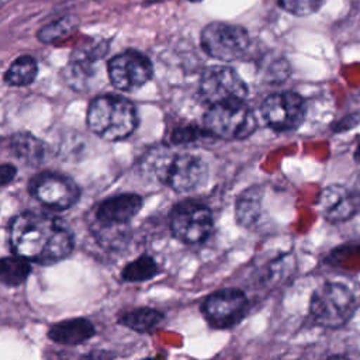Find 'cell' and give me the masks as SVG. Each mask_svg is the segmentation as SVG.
<instances>
[{"mask_svg":"<svg viewBox=\"0 0 360 360\" xmlns=\"http://www.w3.org/2000/svg\"><path fill=\"white\" fill-rule=\"evenodd\" d=\"M8 240L14 255L45 266L66 259L75 246L73 233L62 219L34 211L11 219Z\"/></svg>","mask_w":360,"mask_h":360,"instance_id":"1","label":"cell"},{"mask_svg":"<svg viewBox=\"0 0 360 360\" xmlns=\"http://www.w3.org/2000/svg\"><path fill=\"white\" fill-rule=\"evenodd\" d=\"M262 117L276 131H291L304 121L305 103L297 93H276L263 101Z\"/></svg>","mask_w":360,"mask_h":360,"instance_id":"12","label":"cell"},{"mask_svg":"<svg viewBox=\"0 0 360 360\" xmlns=\"http://www.w3.org/2000/svg\"><path fill=\"white\" fill-rule=\"evenodd\" d=\"M142 208V198L138 194H118L104 200L96 212L103 228H118L127 225Z\"/></svg>","mask_w":360,"mask_h":360,"instance_id":"14","label":"cell"},{"mask_svg":"<svg viewBox=\"0 0 360 360\" xmlns=\"http://www.w3.org/2000/svg\"><path fill=\"white\" fill-rule=\"evenodd\" d=\"M190 1H194V3H198V1H202V0H190Z\"/></svg>","mask_w":360,"mask_h":360,"instance_id":"31","label":"cell"},{"mask_svg":"<svg viewBox=\"0 0 360 360\" xmlns=\"http://www.w3.org/2000/svg\"><path fill=\"white\" fill-rule=\"evenodd\" d=\"M14 155L28 165H38L45 158V145L28 132L13 135L10 142Z\"/></svg>","mask_w":360,"mask_h":360,"instance_id":"18","label":"cell"},{"mask_svg":"<svg viewBox=\"0 0 360 360\" xmlns=\"http://www.w3.org/2000/svg\"><path fill=\"white\" fill-rule=\"evenodd\" d=\"M136 124V108L124 97L101 96L89 105L87 125L105 141H120L129 136Z\"/></svg>","mask_w":360,"mask_h":360,"instance_id":"2","label":"cell"},{"mask_svg":"<svg viewBox=\"0 0 360 360\" xmlns=\"http://www.w3.org/2000/svg\"><path fill=\"white\" fill-rule=\"evenodd\" d=\"M163 319H165L163 312L155 308L141 307V308H135L132 311L125 312L120 318V323L127 326L131 330H135L139 333H149L153 329H156Z\"/></svg>","mask_w":360,"mask_h":360,"instance_id":"17","label":"cell"},{"mask_svg":"<svg viewBox=\"0 0 360 360\" xmlns=\"http://www.w3.org/2000/svg\"><path fill=\"white\" fill-rule=\"evenodd\" d=\"M155 163L160 180L177 193L195 190L207 177L204 160L191 153L160 156Z\"/></svg>","mask_w":360,"mask_h":360,"instance_id":"7","label":"cell"},{"mask_svg":"<svg viewBox=\"0 0 360 360\" xmlns=\"http://www.w3.org/2000/svg\"><path fill=\"white\" fill-rule=\"evenodd\" d=\"M256 125V117L245 103L211 105L204 115L205 131L222 139H245Z\"/></svg>","mask_w":360,"mask_h":360,"instance_id":"4","label":"cell"},{"mask_svg":"<svg viewBox=\"0 0 360 360\" xmlns=\"http://www.w3.org/2000/svg\"><path fill=\"white\" fill-rule=\"evenodd\" d=\"M360 115H356V114H352V115H347L345 117L336 127L335 131H349L350 128H353L354 125H357L360 122V118H357Z\"/></svg>","mask_w":360,"mask_h":360,"instance_id":"26","label":"cell"},{"mask_svg":"<svg viewBox=\"0 0 360 360\" xmlns=\"http://www.w3.org/2000/svg\"><path fill=\"white\" fill-rule=\"evenodd\" d=\"M169 225L177 240L186 245H198L210 238L214 219L207 205L197 201H183L170 211Z\"/></svg>","mask_w":360,"mask_h":360,"instance_id":"5","label":"cell"},{"mask_svg":"<svg viewBox=\"0 0 360 360\" xmlns=\"http://www.w3.org/2000/svg\"><path fill=\"white\" fill-rule=\"evenodd\" d=\"M356 311L353 292L340 283H323L312 294L309 314L325 328H340L349 322Z\"/></svg>","mask_w":360,"mask_h":360,"instance_id":"3","label":"cell"},{"mask_svg":"<svg viewBox=\"0 0 360 360\" xmlns=\"http://www.w3.org/2000/svg\"><path fill=\"white\" fill-rule=\"evenodd\" d=\"M159 274V266L150 255H141L135 260L124 266L121 278L127 283L148 281Z\"/></svg>","mask_w":360,"mask_h":360,"instance_id":"20","label":"cell"},{"mask_svg":"<svg viewBox=\"0 0 360 360\" xmlns=\"http://www.w3.org/2000/svg\"><path fill=\"white\" fill-rule=\"evenodd\" d=\"M262 212V190L259 187H250L245 190L236 200L235 217L239 225L252 228L260 218Z\"/></svg>","mask_w":360,"mask_h":360,"instance_id":"16","label":"cell"},{"mask_svg":"<svg viewBox=\"0 0 360 360\" xmlns=\"http://www.w3.org/2000/svg\"><path fill=\"white\" fill-rule=\"evenodd\" d=\"M318 208L322 217L329 222H343L357 211V198L347 187L330 184L325 187L318 197Z\"/></svg>","mask_w":360,"mask_h":360,"instance_id":"13","label":"cell"},{"mask_svg":"<svg viewBox=\"0 0 360 360\" xmlns=\"http://www.w3.org/2000/svg\"><path fill=\"white\" fill-rule=\"evenodd\" d=\"M30 193L44 207L55 211L69 210L80 197L77 184L58 173H41L35 176L30 181Z\"/></svg>","mask_w":360,"mask_h":360,"instance_id":"10","label":"cell"},{"mask_svg":"<svg viewBox=\"0 0 360 360\" xmlns=\"http://www.w3.org/2000/svg\"><path fill=\"white\" fill-rule=\"evenodd\" d=\"M142 360H159V359H156V357H145Z\"/></svg>","mask_w":360,"mask_h":360,"instance_id":"30","label":"cell"},{"mask_svg":"<svg viewBox=\"0 0 360 360\" xmlns=\"http://www.w3.org/2000/svg\"><path fill=\"white\" fill-rule=\"evenodd\" d=\"M294 271V257L291 255H283L273 260L267 269V278L271 283H280L285 280Z\"/></svg>","mask_w":360,"mask_h":360,"instance_id":"23","label":"cell"},{"mask_svg":"<svg viewBox=\"0 0 360 360\" xmlns=\"http://www.w3.org/2000/svg\"><path fill=\"white\" fill-rule=\"evenodd\" d=\"M354 159H356V162L360 163V142L357 143V146L354 149Z\"/></svg>","mask_w":360,"mask_h":360,"instance_id":"28","label":"cell"},{"mask_svg":"<svg viewBox=\"0 0 360 360\" xmlns=\"http://www.w3.org/2000/svg\"><path fill=\"white\" fill-rule=\"evenodd\" d=\"M249 300L239 288H222L208 297L201 304L205 321L217 329H229L238 325L248 314Z\"/></svg>","mask_w":360,"mask_h":360,"instance_id":"9","label":"cell"},{"mask_svg":"<svg viewBox=\"0 0 360 360\" xmlns=\"http://www.w3.org/2000/svg\"><path fill=\"white\" fill-rule=\"evenodd\" d=\"M201 46L205 53L214 59L233 62L248 55L250 38L242 27L211 22L201 32Z\"/></svg>","mask_w":360,"mask_h":360,"instance_id":"6","label":"cell"},{"mask_svg":"<svg viewBox=\"0 0 360 360\" xmlns=\"http://www.w3.org/2000/svg\"><path fill=\"white\" fill-rule=\"evenodd\" d=\"M77 21L73 17H62L59 20H55L52 22H49L48 25L42 27L41 31L38 32V38L42 42H55L66 35H69L75 27H76Z\"/></svg>","mask_w":360,"mask_h":360,"instance_id":"22","label":"cell"},{"mask_svg":"<svg viewBox=\"0 0 360 360\" xmlns=\"http://www.w3.org/2000/svg\"><path fill=\"white\" fill-rule=\"evenodd\" d=\"M96 335L94 325L86 318H72L53 323L48 329V338L59 345L76 346L87 342Z\"/></svg>","mask_w":360,"mask_h":360,"instance_id":"15","label":"cell"},{"mask_svg":"<svg viewBox=\"0 0 360 360\" xmlns=\"http://www.w3.org/2000/svg\"><path fill=\"white\" fill-rule=\"evenodd\" d=\"M108 79L114 87L132 91L142 87L152 77L149 59L138 51H125L115 55L107 65Z\"/></svg>","mask_w":360,"mask_h":360,"instance_id":"11","label":"cell"},{"mask_svg":"<svg viewBox=\"0 0 360 360\" xmlns=\"http://www.w3.org/2000/svg\"><path fill=\"white\" fill-rule=\"evenodd\" d=\"M31 274V262L18 256H4L0 262V280L7 287L21 285Z\"/></svg>","mask_w":360,"mask_h":360,"instance_id":"19","label":"cell"},{"mask_svg":"<svg viewBox=\"0 0 360 360\" xmlns=\"http://www.w3.org/2000/svg\"><path fill=\"white\" fill-rule=\"evenodd\" d=\"M325 360H347L346 357H342V356H332V357H328Z\"/></svg>","mask_w":360,"mask_h":360,"instance_id":"29","label":"cell"},{"mask_svg":"<svg viewBox=\"0 0 360 360\" xmlns=\"http://www.w3.org/2000/svg\"><path fill=\"white\" fill-rule=\"evenodd\" d=\"M200 91L210 105L233 104L245 101L248 86L232 68L215 65L210 66L202 73Z\"/></svg>","mask_w":360,"mask_h":360,"instance_id":"8","label":"cell"},{"mask_svg":"<svg viewBox=\"0 0 360 360\" xmlns=\"http://www.w3.org/2000/svg\"><path fill=\"white\" fill-rule=\"evenodd\" d=\"M201 136H202V132L198 128H181L173 134L172 139L174 143H187V142H193Z\"/></svg>","mask_w":360,"mask_h":360,"instance_id":"25","label":"cell"},{"mask_svg":"<svg viewBox=\"0 0 360 360\" xmlns=\"http://www.w3.org/2000/svg\"><path fill=\"white\" fill-rule=\"evenodd\" d=\"M281 8L294 15H309L315 13L322 0H276Z\"/></svg>","mask_w":360,"mask_h":360,"instance_id":"24","label":"cell"},{"mask_svg":"<svg viewBox=\"0 0 360 360\" xmlns=\"http://www.w3.org/2000/svg\"><path fill=\"white\" fill-rule=\"evenodd\" d=\"M38 72V66L34 58L24 55L17 58L10 68L6 72L4 80L10 84V86H15V87H21V86H28L34 82L35 76Z\"/></svg>","mask_w":360,"mask_h":360,"instance_id":"21","label":"cell"},{"mask_svg":"<svg viewBox=\"0 0 360 360\" xmlns=\"http://www.w3.org/2000/svg\"><path fill=\"white\" fill-rule=\"evenodd\" d=\"M15 173H17V170H15L14 166H11V165H3L1 169H0V180H1V184L6 186L7 183H10V181L14 179Z\"/></svg>","mask_w":360,"mask_h":360,"instance_id":"27","label":"cell"}]
</instances>
